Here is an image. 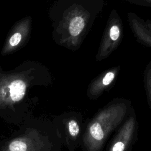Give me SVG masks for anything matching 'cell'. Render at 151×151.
Returning <instances> with one entry per match:
<instances>
[{
  "label": "cell",
  "mask_w": 151,
  "mask_h": 151,
  "mask_svg": "<svg viewBox=\"0 0 151 151\" xmlns=\"http://www.w3.org/2000/svg\"><path fill=\"white\" fill-rule=\"evenodd\" d=\"M107 0H58L52 11L54 38L72 51L80 49Z\"/></svg>",
  "instance_id": "obj_1"
},
{
  "label": "cell",
  "mask_w": 151,
  "mask_h": 151,
  "mask_svg": "<svg viewBox=\"0 0 151 151\" xmlns=\"http://www.w3.org/2000/svg\"><path fill=\"white\" fill-rule=\"evenodd\" d=\"M132 108L129 100L117 97L99 110L83 130L80 145L83 151H101L111 133L122 124Z\"/></svg>",
  "instance_id": "obj_2"
},
{
  "label": "cell",
  "mask_w": 151,
  "mask_h": 151,
  "mask_svg": "<svg viewBox=\"0 0 151 151\" xmlns=\"http://www.w3.org/2000/svg\"><path fill=\"white\" fill-rule=\"evenodd\" d=\"M122 19L117 11L112 9L109 15L96 55V61L106 59L120 44L124 34Z\"/></svg>",
  "instance_id": "obj_3"
},
{
  "label": "cell",
  "mask_w": 151,
  "mask_h": 151,
  "mask_svg": "<svg viewBox=\"0 0 151 151\" xmlns=\"http://www.w3.org/2000/svg\"><path fill=\"white\" fill-rule=\"evenodd\" d=\"M138 123L132 107L108 146L106 151H131L137 139Z\"/></svg>",
  "instance_id": "obj_4"
},
{
  "label": "cell",
  "mask_w": 151,
  "mask_h": 151,
  "mask_svg": "<svg viewBox=\"0 0 151 151\" xmlns=\"http://www.w3.org/2000/svg\"><path fill=\"white\" fill-rule=\"evenodd\" d=\"M28 80L22 74L5 75L0 79V106H10L21 100Z\"/></svg>",
  "instance_id": "obj_5"
},
{
  "label": "cell",
  "mask_w": 151,
  "mask_h": 151,
  "mask_svg": "<svg viewBox=\"0 0 151 151\" xmlns=\"http://www.w3.org/2000/svg\"><path fill=\"white\" fill-rule=\"evenodd\" d=\"M83 116L78 112L67 114L63 119L64 137L68 151H76L81 145L83 133Z\"/></svg>",
  "instance_id": "obj_6"
},
{
  "label": "cell",
  "mask_w": 151,
  "mask_h": 151,
  "mask_svg": "<svg viewBox=\"0 0 151 151\" xmlns=\"http://www.w3.org/2000/svg\"><path fill=\"white\" fill-rule=\"evenodd\" d=\"M121 70L120 65L107 68L93 78L87 89V96L90 100H96L104 92L109 91L115 84Z\"/></svg>",
  "instance_id": "obj_7"
},
{
  "label": "cell",
  "mask_w": 151,
  "mask_h": 151,
  "mask_svg": "<svg viewBox=\"0 0 151 151\" xmlns=\"http://www.w3.org/2000/svg\"><path fill=\"white\" fill-rule=\"evenodd\" d=\"M31 27V19L27 17L18 22L13 27L4 45L1 54L6 55L20 48L27 40Z\"/></svg>",
  "instance_id": "obj_8"
},
{
  "label": "cell",
  "mask_w": 151,
  "mask_h": 151,
  "mask_svg": "<svg viewBox=\"0 0 151 151\" xmlns=\"http://www.w3.org/2000/svg\"><path fill=\"white\" fill-rule=\"evenodd\" d=\"M127 22L136 41L151 48V19H144L136 14H127Z\"/></svg>",
  "instance_id": "obj_9"
},
{
  "label": "cell",
  "mask_w": 151,
  "mask_h": 151,
  "mask_svg": "<svg viewBox=\"0 0 151 151\" xmlns=\"http://www.w3.org/2000/svg\"><path fill=\"white\" fill-rule=\"evenodd\" d=\"M38 145L28 137H22L12 140L7 146L6 151H35Z\"/></svg>",
  "instance_id": "obj_10"
},
{
  "label": "cell",
  "mask_w": 151,
  "mask_h": 151,
  "mask_svg": "<svg viewBox=\"0 0 151 151\" xmlns=\"http://www.w3.org/2000/svg\"><path fill=\"white\" fill-rule=\"evenodd\" d=\"M143 84L147 103L151 109V61L147 64L144 70Z\"/></svg>",
  "instance_id": "obj_11"
},
{
  "label": "cell",
  "mask_w": 151,
  "mask_h": 151,
  "mask_svg": "<svg viewBox=\"0 0 151 151\" xmlns=\"http://www.w3.org/2000/svg\"><path fill=\"white\" fill-rule=\"evenodd\" d=\"M141 6L151 8V0H119Z\"/></svg>",
  "instance_id": "obj_12"
}]
</instances>
